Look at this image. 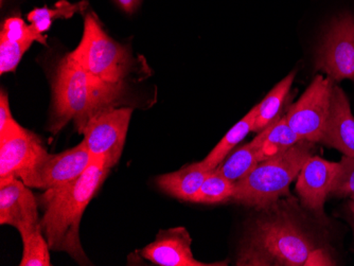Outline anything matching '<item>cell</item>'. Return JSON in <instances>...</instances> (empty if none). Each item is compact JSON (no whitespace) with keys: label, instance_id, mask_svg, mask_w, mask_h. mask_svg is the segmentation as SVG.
Wrapping results in <instances>:
<instances>
[{"label":"cell","instance_id":"obj_26","mask_svg":"<svg viewBox=\"0 0 354 266\" xmlns=\"http://www.w3.org/2000/svg\"><path fill=\"white\" fill-rule=\"evenodd\" d=\"M117 3L127 13H133L140 3V0H117Z\"/></svg>","mask_w":354,"mask_h":266},{"label":"cell","instance_id":"obj_13","mask_svg":"<svg viewBox=\"0 0 354 266\" xmlns=\"http://www.w3.org/2000/svg\"><path fill=\"white\" fill-rule=\"evenodd\" d=\"M339 169V162H328L318 156H311L297 176L296 191L302 205L324 218V205L329 196L330 188Z\"/></svg>","mask_w":354,"mask_h":266},{"label":"cell","instance_id":"obj_12","mask_svg":"<svg viewBox=\"0 0 354 266\" xmlns=\"http://www.w3.org/2000/svg\"><path fill=\"white\" fill-rule=\"evenodd\" d=\"M190 234L186 228L160 230L154 242L141 250V257L159 266H225L227 262L204 263L198 261L191 250Z\"/></svg>","mask_w":354,"mask_h":266},{"label":"cell","instance_id":"obj_4","mask_svg":"<svg viewBox=\"0 0 354 266\" xmlns=\"http://www.w3.org/2000/svg\"><path fill=\"white\" fill-rule=\"evenodd\" d=\"M314 142L300 140L295 146L260 162L243 180L234 184L232 200L245 206L268 208L288 193V187L313 152Z\"/></svg>","mask_w":354,"mask_h":266},{"label":"cell","instance_id":"obj_21","mask_svg":"<svg viewBox=\"0 0 354 266\" xmlns=\"http://www.w3.org/2000/svg\"><path fill=\"white\" fill-rule=\"evenodd\" d=\"M23 257L21 266H50V247L44 236L41 226L21 234Z\"/></svg>","mask_w":354,"mask_h":266},{"label":"cell","instance_id":"obj_2","mask_svg":"<svg viewBox=\"0 0 354 266\" xmlns=\"http://www.w3.org/2000/svg\"><path fill=\"white\" fill-rule=\"evenodd\" d=\"M124 85H113L93 77L71 55L59 63L53 82V109L50 130L57 133L69 122L82 134L91 119L118 107Z\"/></svg>","mask_w":354,"mask_h":266},{"label":"cell","instance_id":"obj_28","mask_svg":"<svg viewBox=\"0 0 354 266\" xmlns=\"http://www.w3.org/2000/svg\"><path fill=\"white\" fill-rule=\"evenodd\" d=\"M352 200H354V196H351Z\"/></svg>","mask_w":354,"mask_h":266},{"label":"cell","instance_id":"obj_11","mask_svg":"<svg viewBox=\"0 0 354 266\" xmlns=\"http://www.w3.org/2000/svg\"><path fill=\"white\" fill-rule=\"evenodd\" d=\"M0 224L19 234L41 226L37 198L21 178L0 180Z\"/></svg>","mask_w":354,"mask_h":266},{"label":"cell","instance_id":"obj_27","mask_svg":"<svg viewBox=\"0 0 354 266\" xmlns=\"http://www.w3.org/2000/svg\"><path fill=\"white\" fill-rule=\"evenodd\" d=\"M350 209H351L352 213L354 214V200H352V202L349 204Z\"/></svg>","mask_w":354,"mask_h":266},{"label":"cell","instance_id":"obj_9","mask_svg":"<svg viewBox=\"0 0 354 266\" xmlns=\"http://www.w3.org/2000/svg\"><path fill=\"white\" fill-rule=\"evenodd\" d=\"M93 162L91 153L81 142L59 154L47 153L19 178L30 188L46 191L77 180Z\"/></svg>","mask_w":354,"mask_h":266},{"label":"cell","instance_id":"obj_6","mask_svg":"<svg viewBox=\"0 0 354 266\" xmlns=\"http://www.w3.org/2000/svg\"><path fill=\"white\" fill-rule=\"evenodd\" d=\"M315 69L334 82L354 83V15L343 13L332 19L316 51Z\"/></svg>","mask_w":354,"mask_h":266},{"label":"cell","instance_id":"obj_8","mask_svg":"<svg viewBox=\"0 0 354 266\" xmlns=\"http://www.w3.org/2000/svg\"><path fill=\"white\" fill-rule=\"evenodd\" d=\"M131 107H115L91 119L83 131V144L95 160H105L113 168L124 148L132 118Z\"/></svg>","mask_w":354,"mask_h":266},{"label":"cell","instance_id":"obj_17","mask_svg":"<svg viewBox=\"0 0 354 266\" xmlns=\"http://www.w3.org/2000/svg\"><path fill=\"white\" fill-rule=\"evenodd\" d=\"M256 119V106L250 109L244 118L241 119L236 125H234L227 134L225 135L221 142L214 146V150L209 153L204 160L200 162L203 168L209 171H214L230 155V151L240 144L248 133L252 132Z\"/></svg>","mask_w":354,"mask_h":266},{"label":"cell","instance_id":"obj_3","mask_svg":"<svg viewBox=\"0 0 354 266\" xmlns=\"http://www.w3.org/2000/svg\"><path fill=\"white\" fill-rule=\"evenodd\" d=\"M236 265H334L286 213L260 218L244 240Z\"/></svg>","mask_w":354,"mask_h":266},{"label":"cell","instance_id":"obj_14","mask_svg":"<svg viewBox=\"0 0 354 266\" xmlns=\"http://www.w3.org/2000/svg\"><path fill=\"white\" fill-rule=\"evenodd\" d=\"M320 144L354 158V116L345 91L334 84L329 117Z\"/></svg>","mask_w":354,"mask_h":266},{"label":"cell","instance_id":"obj_24","mask_svg":"<svg viewBox=\"0 0 354 266\" xmlns=\"http://www.w3.org/2000/svg\"><path fill=\"white\" fill-rule=\"evenodd\" d=\"M330 196H354V158L344 155L332 182Z\"/></svg>","mask_w":354,"mask_h":266},{"label":"cell","instance_id":"obj_20","mask_svg":"<svg viewBox=\"0 0 354 266\" xmlns=\"http://www.w3.org/2000/svg\"><path fill=\"white\" fill-rule=\"evenodd\" d=\"M260 162L261 158L259 153L252 144H248L236 149L227 160L223 162L216 168V171L224 178L236 184L239 180L246 178Z\"/></svg>","mask_w":354,"mask_h":266},{"label":"cell","instance_id":"obj_10","mask_svg":"<svg viewBox=\"0 0 354 266\" xmlns=\"http://www.w3.org/2000/svg\"><path fill=\"white\" fill-rule=\"evenodd\" d=\"M47 153L37 135L12 119L0 129V180L21 178Z\"/></svg>","mask_w":354,"mask_h":266},{"label":"cell","instance_id":"obj_18","mask_svg":"<svg viewBox=\"0 0 354 266\" xmlns=\"http://www.w3.org/2000/svg\"><path fill=\"white\" fill-rule=\"evenodd\" d=\"M295 75L296 71H293L288 77H284L281 82L278 83L268 93V96L261 101V103L256 105V119L252 126V132H261L277 118L278 113L293 84Z\"/></svg>","mask_w":354,"mask_h":266},{"label":"cell","instance_id":"obj_16","mask_svg":"<svg viewBox=\"0 0 354 266\" xmlns=\"http://www.w3.org/2000/svg\"><path fill=\"white\" fill-rule=\"evenodd\" d=\"M301 139L290 128L286 116L278 117L250 144L259 153L261 162L295 146Z\"/></svg>","mask_w":354,"mask_h":266},{"label":"cell","instance_id":"obj_19","mask_svg":"<svg viewBox=\"0 0 354 266\" xmlns=\"http://www.w3.org/2000/svg\"><path fill=\"white\" fill-rule=\"evenodd\" d=\"M87 1L71 3L68 0H59L53 7L37 8L28 14L30 25L44 35L50 29L57 19H68L77 13H83L86 10Z\"/></svg>","mask_w":354,"mask_h":266},{"label":"cell","instance_id":"obj_23","mask_svg":"<svg viewBox=\"0 0 354 266\" xmlns=\"http://www.w3.org/2000/svg\"><path fill=\"white\" fill-rule=\"evenodd\" d=\"M0 39H7L13 43H23V41H30V43H39L46 45L45 35L37 32L35 28L31 25H27L26 21L19 17H12L6 19L1 26L0 31Z\"/></svg>","mask_w":354,"mask_h":266},{"label":"cell","instance_id":"obj_7","mask_svg":"<svg viewBox=\"0 0 354 266\" xmlns=\"http://www.w3.org/2000/svg\"><path fill=\"white\" fill-rule=\"evenodd\" d=\"M333 86L331 77L316 75L299 100L288 109L286 115L288 124L301 140L314 144L322 140L329 117Z\"/></svg>","mask_w":354,"mask_h":266},{"label":"cell","instance_id":"obj_5","mask_svg":"<svg viewBox=\"0 0 354 266\" xmlns=\"http://www.w3.org/2000/svg\"><path fill=\"white\" fill-rule=\"evenodd\" d=\"M69 55L91 75L113 85H124L132 65L127 49L105 32L93 12L86 14L82 39Z\"/></svg>","mask_w":354,"mask_h":266},{"label":"cell","instance_id":"obj_15","mask_svg":"<svg viewBox=\"0 0 354 266\" xmlns=\"http://www.w3.org/2000/svg\"><path fill=\"white\" fill-rule=\"evenodd\" d=\"M212 171L206 170L200 162L189 164L172 173L157 178V184L162 191L178 200L193 202L207 176Z\"/></svg>","mask_w":354,"mask_h":266},{"label":"cell","instance_id":"obj_1","mask_svg":"<svg viewBox=\"0 0 354 266\" xmlns=\"http://www.w3.org/2000/svg\"><path fill=\"white\" fill-rule=\"evenodd\" d=\"M111 169L106 160H95L77 180L37 198L44 211L41 227L49 247L68 254L80 265L91 264L80 240V224Z\"/></svg>","mask_w":354,"mask_h":266},{"label":"cell","instance_id":"obj_22","mask_svg":"<svg viewBox=\"0 0 354 266\" xmlns=\"http://www.w3.org/2000/svg\"><path fill=\"white\" fill-rule=\"evenodd\" d=\"M234 194V184L218 171H212L203 182L192 202L216 204L230 200Z\"/></svg>","mask_w":354,"mask_h":266},{"label":"cell","instance_id":"obj_25","mask_svg":"<svg viewBox=\"0 0 354 266\" xmlns=\"http://www.w3.org/2000/svg\"><path fill=\"white\" fill-rule=\"evenodd\" d=\"M32 45L33 43L30 41L13 43L0 39V73L5 75L15 71L24 55L29 50Z\"/></svg>","mask_w":354,"mask_h":266}]
</instances>
